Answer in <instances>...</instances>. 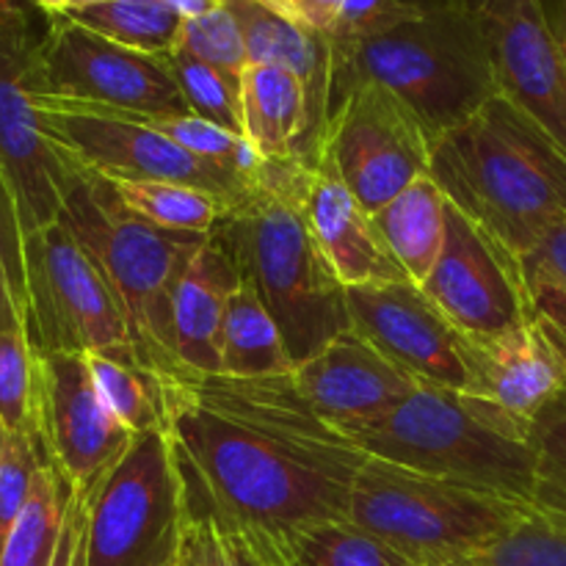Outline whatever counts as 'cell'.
Listing matches in <instances>:
<instances>
[{
	"label": "cell",
	"mask_w": 566,
	"mask_h": 566,
	"mask_svg": "<svg viewBox=\"0 0 566 566\" xmlns=\"http://www.w3.org/2000/svg\"><path fill=\"white\" fill-rule=\"evenodd\" d=\"M164 387L197 517L276 539L298 525L348 520L368 453L310 407L293 374L182 376Z\"/></svg>",
	"instance_id": "obj_1"
},
{
	"label": "cell",
	"mask_w": 566,
	"mask_h": 566,
	"mask_svg": "<svg viewBox=\"0 0 566 566\" xmlns=\"http://www.w3.org/2000/svg\"><path fill=\"white\" fill-rule=\"evenodd\" d=\"M307 169L302 160H265L210 235L271 310L293 365L352 329L346 285L304 213Z\"/></svg>",
	"instance_id": "obj_2"
},
{
	"label": "cell",
	"mask_w": 566,
	"mask_h": 566,
	"mask_svg": "<svg viewBox=\"0 0 566 566\" xmlns=\"http://www.w3.org/2000/svg\"><path fill=\"white\" fill-rule=\"evenodd\" d=\"M429 175L517 258L566 224L564 147L503 94L437 138Z\"/></svg>",
	"instance_id": "obj_3"
},
{
	"label": "cell",
	"mask_w": 566,
	"mask_h": 566,
	"mask_svg": "<svg viewBox=\"0 0 566 566\" xmlns=\"http://www.w3.org/2000/svg\"><path fill=\"white\" fill-rule=\"evenodd\" d=\"M357 83L396 92L420 116L431 142L501 94L473 0H423L409 20L332 50V108Z\"/></svg>",
	"instance_id": "obj_4"
},
{
	"label": "cell",
	"mask_w": 566,
	"mask_h": 566,
	"mask_svg": "<svg viewBox=\"0 0 566 566\" xmlns=\"http://www.w3.org/2000/svg\"><path fill=\"white\" fill-rule=\"evenodd\" d=\"M534 426L451 387L420 381L398 407L340 429L368 457L492 492L531 509Z\"/></svg>",
	"instance_id": "obj_5"
},
{
	"label": "cell",
	"mask_w": 566,
	"mask_h": 566,
	"mask_svg": "<svg viewBox=\"0 0 566 566\" xmlns=\"http://www.w3.org/2000/svg\"><path fill=\"white\" fill-rule=\"evenodd\" d=\"M197 520L169 429L133 434L83 495H70L53 566H177Z\"/></svg>",
	"instance_id": "obj_6"
},
{
	"label": "cell",
	"mask_w": 566,
	"mask_h": 566,
	"mask_svg": "<svg viewBox=\"0 0 566 566\" xmlns=\"http://www.w3.org/2000/svg\"><path fill=\"white\" fill-rule=\"evenodd\" d=\"M61 221L103 269L138 363L164 381L188 376L175 354V293L210 235L158 230L122 208L108 182L88 175L66 197Z\"/></svg>",
	"instance_id": "obj_7"
},
{
	"label": "cell",
	"mask_w": 566,
	"mask_h": 566,
	"mask_svg": "<svg viewBox=\"0 0 566 566\" xmlns=\"http://www.w3.org/2000/svg\"><path fill=\"white\" fill-rule=\"evenodd\" d=\"M531 509L492 492L368 457L348 520L418 566H464L517 528Z\"/></svg>",
	"instance_id": "obj_8"
},
{
	"label": "cell",
	"mask_w": 566,
	"mask_h": 566,
	"mask_svg": "<svg viewBox=\"0 0 566 566\" xmlns=\"http://www.w3.org/2000/svg\"><path fill=\"white\" fill-rule=\"evenodd\" d=\"M25 276L28 335L39 352L138 359L103 269L61 219L25 235Z\"/></svg>",
	"instance_id": "obj_9"
},
{
	"label": "cell",
	"mask_w": 566,
	"mask_h": 566,
	"mask_svg": "<svg viewBox=\"0 0 566 566\" xmlns=\"http://www.w3.org/2000/svg\"><path fill=\"white\" fill-rule=\"evenodd\" d=\"M39 39L25 9L0 14V169L20 208L25 235L55 224L81 180L48 136L39 111Z\"/></svg>",
	"instance_id": "obj_10"
},
{
	"label": "cell",
	"mask_w": 566,
	"mask_h": 566,
	"mask_svg": "<svg viewBox=\"0 0 566 566\" xmlns=\"http://www.w3.org/2000/svg\"><path fill=\"white\" fill-rule=\"evenodd\" d=\"M39 111L48 136L64 149L81 175L99 180H166L186 182L219 193L235 205L254 182L193 158L153 127L103 108L72 103L39 92Z\"/></svg>",
	"instance_id": "obj_11"
},
{
	"label": "cell",
	"mask_w": 566,
	"mask_h": 566,
	"mask_svg": "<svg viewBox=\"0 0 566 566\" xmlns=\"http://www.w3.org/2000/svg\"><path fill=\"white\" fill-rule=\"evenodd\" d=\"M429 130L381 83H357L332 108L318 158L329 160L370 216L390 205L431 166Z\"/></svg>",
	"instance_id": "obj_12"
},
{
	"label": "cell",
	"mask_w": 566,
	"mask_h": 566,
	"mask_svg": "<svg viewBox=\"0 0 566 566\" xmlns=\"http://www.w3.org/2000/svg\"><path fill=\"white\" fill-rule=\"evenodd\" d=\"M39 92L136 114H188L169 55H149L99 36L70 14L48 17L39 39Z\"/></svg>",
	"instance_id": "obj_13"
},
{
	"label": "cell",
	"mask_w": 566,
	"mask_h": 566,
	"mask_svg": "<svg viewBox=\"0 0 566 566\" xmlns=\"http://www.w3.org/2000/svg\"><path fill=\"white\" fill-rule=\"evenodd\" d=\"M423 293L464 337H501L536 318L523 260L457 205L448 238Z\"/></svg>",
	"instance_id": "obj_14"
},
{
	"label": "cell",
	"mask_w": 566,
	"mask_h": 566,
	"mask_svg": "<svg viewBox=\"0 0 566 566\" xmlns=\"http://www.w3.org/2000/svg\"><path fill=\"white\" fill-rule=\"evenodd\" d=\"M130 440V431L99 398L83 354H42L39 442L70 495L97 484Z\"/></svg>",
	"instance_id": "obj_15"
},
{
	"label": "cell",
	"mask_w": 566,
	"mask_h": 566,
	"mask_svg": "<svg viewBox=\"0 0 566 566\" xmlns=\"http://www.w3.org/2000/svg\"><path fill=\"white\" fill-rule=\"evenodd\" d=\"M503 97L539 122L566 153V59L545 0H473Z\"/></svg>",
	"instance_id": "obj_16"
},
{
	"label": "cell",
	"mask_w": 566,
	"mask_h": 566,
	"mask_svg": "<svg viewBox=\"0 0 566 566\" xmlns=\"http://www.w3.org/2000/svg\"><path fill=\"white\" fill-rule=\"evenodd\" d=\"M352 329L429 385L464 390L459 332L412 280L348 287Z\"/></svg>",
	"instance_id": "obj_17"
},
{
	"label": "cell",
	"mask_w": 566,
	"mask_h": 566,
	"mask_svg": "<svg viewBox=\"0 0 566 566\" xmlns=\"http://www.w3.org/2000/svg\"><path fill=\"white\" fill-rule=\"evenodd\" d=\"M459 359L464 365L462 392L495 403L528 426L566 390V348L539 315L501 337L459 335Z\"/></svg>",
	"instance_id": "obj_18"
},
{
	"label": "cell",
	"mask_w": 566,
	"mask_h": 566,
	"mask_svg": "<svg viewBox=\"0 0 566 566\" xmlns=\"http://www.w3.org/2000/svg\"><path fill=\"white\" fill-rule=\"evenodd\" d=\"M291 374L310 407L335 429L390 412L420 385L354 329L332 337L313 357L293 365Z\"/></svg>",
	"instance_id": "obj_19"
},
{
	"label": "cell",
	"mask_w": 566,
	"mask_h": 566,
	"mask_svg": "<svg viewBox=\"0 0 566 566\" xmlns=\"http://www.w3.org/2000/svg\"><path fill=\"white\" fill-rule=\"evenodd\" d=\"M304 213L335 274L348 287L409 280L387 249L374 216L357 202L329 160L318 158L304 177Z\"/></svg>",
	"instance_id": "obj_20"
},
{
	"label": "cell",
	"mask_w": 566,
	"mask_h": 566,
	"mask_svg": "<svg viewBox=\"0 0 566 566\" xmlns=\"http://www.w3.org/2000/svg\"><path fill=\"white\" fill-rule=\"evenodd\" d=\"M235 14L247 42L249 64H271L293 72L307 92V158L318 164L326 122L332 114V50L329 39L307 31L271 9L265 0H224Z\"/></svg>",
	"instance_id": "obj_21"
},
{
	"label": "cell",
	"mask_w": 566,
	"mask_h": 566,
	"mask_svg": "<svg viewBox=\"0 0 566 566\" xmlns=\"http://www.w3.org/2000/svg\"><path fill=\"white\" fill-rule=\"evenodd\" d=\"M238 285L235 265L208 238L175 293V354L188 376H221L227 302Z\"/></svg>",
	"instance_id": "obj_22"
},
{
	"label": "cell",
	"mask_w": 566,
	"mask_h": 566,
	"mask_svg": "<svg viewBox=\"0 0 566 566\" xmlns=\"http://www.w3.org/2000/svg\"><path fill=\"white\" fill-rule=\"evenodd\" d=\"M243 138L263 160L307 158V92L293 72L271 64H249L241 77Z\"/></svg>",
	"instance_id": "obj_23"
},
{
	"label": "cell",
	"mask_w": 566,
	"mask_h": 566,
	"mask_svg": "<svg viewBox=\"0 0 566 566\" xmlns=\"http://www.w3.org/2000/svg\"><path fill=\"white\" fill-rule=\"evenodd\" d=\"M448 213L451 199L431 175L418 177L374 213V224L379 227L387 249L415 285H423L440 260L448 238Z\"/></svg>",
	"instance_id": "obj_24"
},
{
	"label": "cell",
	"mask_w": 566,
	"mask_h": 566,
	"mask_svg": "<svg viewBox=\"0 0 566 566\" xmlns=\"http://www.w3.org/2000/svg\"><path fill=\"white\" fill-rule=\"evenodd\" d=\"M291 370L293 359L287 354L280 324L265 307L260 293L241 280L227 302L224 335H221V376L260 379V376H280Z\"/></svg>",
	"instance_id": "obj_25"
},
{
	"label": "cell",
	"mask_w": 566,
	"mask_h": 566,
	"mask_svg": "<svg viewBox=\"0 0 566 566\" xmlns=\"http://www.w3.org/2000/svg\"><path fill=\"white\" fill-rule=\"evenodd\" d=\"M122 208L130 210L136 219L169 232L188 235H213L219 221L224 219L230 202L219 193L186 182L166 180H105Z\"/></svg>",
	"instance_id": "obj_26"
},
{
	"label": "cell",
	"mask_w": 566,
	"mask_h": 566,
	"mask_svg": "<svg viewBox=\"0 0 566 566\" xmlns=\"http://www.w3.org/2000/svg\"><path fill=\"white\" fill-rule=\"evenodd\" d=\"M83 357L103 403L130 434L169 429L166 387L160 376L144 368L138 359H119L108 354H83Z\"/></svg>",
	"instance_id": "obj_27"
},
{
	"label": "cell",
	"mask_w": 566,
	"mask_h": 566,
	"mask_svg": "<svg viewBox=\"0 0 566 566\" xmlns=\"http://www.w3.org/2000/svg\"><path fill=\"white\" fill-rule=\"evenodd\" d=\"M291 566H418L352 520H324L280 536Z\"/></svg>",
	"instance_id": "obj_28"
},
{
	"label": "cell",
	"mask_w": 566,
	"mask_h": 566,
	"mask_svg": "<svg viewBox=\"0 0 566 566\" xmlns=\"http://www.w3.org/2000/svg\"><path fill=\"white\" fill-rule=\"evenodd\" d=\"M66 14L111 42L149 55H171L186 22L166 0H105Z\"/></svg>",
	"instance_id": "obj_29"
},
{
	"label": "cell",
	"mask_w": 566,
	"mask_h": 566,
	"mask_svg": "<svg viewBox=\"0 0 566 566\" xmlns=\"http://www.w3.org/2000/svg\"><path fill=\"white\" fill-rule=\"evenodd\" d=\"M70 490L50 462L39 468L31 497L0 553V566H53Z\"/></svg>",
	"instance_id": "obj_30"
},
{
	"label": "cell",
	"mask_w": 566,
	"mask_h": 566,
	"mask_svg": "<svg viewBox=\"0 0 566 566\" xmlns=\"http://www.w3.org/2000/svg\"><path fill=\"white\" fill-rule=\"evenodd\" d=\"M0 426L39 440L42 354L28 329H0Z\"/></svg>",
	"instance_id": "obj_31"
},
{
	"label": "cell",
	"mask_w": 566,
	"mask_h": 566,
	"mask_svg": "<svg viewBox=\"0 0 566 566\" xmlns=\"http://www.w3.org/2000/svg\"><path fill=\"white\" fill-rule=\"evenodd\" d=\"M531 446H534L531 512L553 528L566 531V396L536 418L531 429Z\"/></svg>",
	"instance_id": "obj_32"
},
{
	"label": "cell",
	"mask_w": 566,
	"mask_h": 566,
	"mask_svg": "<svg viewBox=\"0 0 566 566\" xmlns=\"http://www.w3.org/2000/svg\"><path fill=\"white\" fill-rule=\"evenodd\" d=\"M171 70H175L177 86H180L182 99H186L188 114L208 119L224 130L241 133V83L232 81L230 75L219 72L216 66L193 59L182 48H175L169 55Z\"/></svg>",
	"instance_id": "obj_33"
},
{
	"label": "cell",
	"mask_w": 566,
	"mask_h": 566,
	"mask_svg": "<svg viewBox=\"0 0 566 566\" xmlns=\"http://www.w3.org/2000/svg\"><path fill=\"white\" fill-rule=\"evenodd\" d=\"M0 329H28L25 230L3 169H0Z\"/></svg>",
	"instance_id": "obj_34"
},
{
	"label": "cell",
	"mask_w": 566,
	"mask_h": 566,
	"mask_svg": "<svg viewBox=\"0 0 566 566\" xmlns=\"http://www.w3.org/2000/svg\"><path fill=\"white\" fill-rule=\"evenodd\" d=\"M177 48H182L193 59L205 61V64L216 66V70L224 72V75H230L238 83H241L243 72L249 66L243 31L238 25L235 14L224 3L205 11V14L188 17L182 22L180 44Z\"/></svg>",
	"instance_id": "obj_35"
},
{
	"label": "cell",
	"mask_w": 566,
	"mask_h": 566,
	"mask_svg": "<svg viewBox=\"0 0 566 566\" xmlns=\"http://www.w3.org/2000/svg\"><path fill=\"white\" fill-rule=\"evenodd\" d=\"M193 534L202 547L205 566H291L280 539L263 531L219 523L208 514H199L193 520Z\"/></svg>",
	"instance_id": "obj_36"
},
{
	"label": "cell",
	"mask_w": 566,
	"mask_h": 566,
	"mask_svg": "<svg viewBox=\"0 0 566 566\" xmlns=\"http://www.w3.org/2000/svg\"><path fill=\"white\" fill-rule=\"evenodd\" d=\"M44 462L48 459H44L42 442L6 431L3 451H0V553L31 497L33 479Z\"/></svg>",
	"instance_id": "obj_37"
},
{
	"label": "cell",
	"mask_w": 566,
	"mask_h": 566,
	"mask_svg": "<svg viewBox=\"0 0 566 566\" xmlns=\"http://www.w3.org/2000/svg\"><path fill=\"white\" fill-rule=\"evenodd\" d=\"M464 566H566V531L531 514Z\"/></svg>",
	"instance_id": "obj_38"
},
{
	"label": "cell",
	"mask_w": 566,
	"mask_h": 566,
	"mask_svg": "<svg viewBox=\"0 0 566 566\" xmlns=\"http://www.w3.org/2000/svg\"><path fill=\"white\" fill-rule=\"evenodd\" d=\"M420 9H423V0H346L326 39L332 50L352 48L363 39L409 20Z\"/></svg>",
	"instance_id": "obj_39"
},
{
	"label": "cell",
	"mask_w": 566,
	"mask_h": 566,
	"mask_svg": "<svg viewBox=\"0 0 566 566\" xmlns=\"http://www.w3.org/2000/svg\"><path fill=\"white\" fill-rule=\"evenodd\" d=\"M523 260L528 285L534 282H556L566 287V224L547 232Z\"/></svg>",
	"instance_id": "obj_40"
},
{
	"label": "cell",
	"mask_w": 566,
	"mask_h": 566,
	"mask_svg": "<svg viewBox=\"0 0 566 566\" xmlns=\"http://www.w3.org/2000/svg\"><path fill=\"white\" fill-rule=\"evenodd\" d=\"M265 3L280 11V14H285L287 20L296 22V25L326 36L346 0H265Z\"/></svg>",
	"instance_id": "obj_41"
},
{
	"label": "cell",
	"mask_w": 566,
	"mask_h": 566,
	"mask_svg": "<svg viewBox=\"0 0 566 566\" xmlns=\"http://www.w3.org/2000/svg\"><path fill=\"white\" fill-rule=\"evenodd\" d=\"M531 296H534V307L539 318H545L558 337L566 343V287L556 282H534Z\"/></svg>",
	"instance_id": "obj_42"
},
{
	"label": "cell",
	"mask_w": 566,
	"mask_h": 566,
	"mask_svg": "<svg viewBox=\"0 0 566 566\" xmlns=\"http://www.w3.org/2000/svg\"><path fill=\"white\" fill-rule=\"evenodd\" d=\"M547 20H551L553 33H556L558 44H562V53L566 59V0H545Z\"/></svg>",
	"instance_id": "obj_43"
},
{
	"label": "cell",
	"mask_w": 566,
	"mask_h": 566,
	"mask_svg": "<svg viewBox=\"0 0 566 566\" xmlns=\"http://www.w3.org/2000/svg\"><path fill=\"white\" fill-rule=\"evenodd\" d=\"M166 3L171 6V9L180 11L182 17H197V14H205V11L216 9V6H221L224 0H166Z\"/></svg>",
	"instance_id": "obj_44"
},
{
	"label": "cell",
	"mask_w": 566,
	"mask_h": 566,
	"mask_svg": "<svg viewBox=\"0 0 566 566\" xmlns=\"http://www.w3.org/2000/svg\"><path fill=\"white\" fill-rule=\"evenodd\" d=\"M177 566H205V556H202V547H199L197 534H193V525H191V534H188L186 547H182V556L180 564Z\"/></svg>",
	"instance_id": "obj_45"
},
{
	"label": "cell",
	"mask_w": 566,
	"mask_h": 566,
	"mask_svg": "<svg viewBox=\"0 0 566 566\" xmlns=\"http://www.w3.org/2000/svg\"><path fill=\"white\" fill-rule=\"evenodd\" d=\"M33 3H36V9H42L48 17L66 14V9H70V0H33Z\"/></svg>",
	"instance_id": "obj_46"
},
{
	"label": "cell",
	"mask_w": 566,
	"mask_h": 566,
	"mask_svg": "<svg viewBox=\"0 0 566 566\" xmlns=\"http://www.w3.org/2000/svg\"><path fill=\"white\" fill-rule=\"evenodd\" d=\"M97 3H105V0H70V9H66V11L86 9V6H97Z\"/></svg>",
	"instance_id": "obj_47"
},
{
	"label": "cell",
	"mask_w": 566,
	"mask_h": 566,
	"mask_svg": "<svg viewBox=\"0 0 566 566\" xmlns=\"http://www.w3.org/2000/svg\"><path fill=\"white\" fill-rule=\"evenodd\" d=\"M14 9H25V6H22V0H0V14H3V11H14Z\"/></svg>",
	"instance_id": "obj_48"
},
{
	"label": "cell",
	"mask_w": 566,
	"mask_h": 566,
	"mask_svg": "<svg viewBox=\"0 0 566 566\" xmlns=\"http://www.w3.org/2000/svg\"><path fill=\"white\" fill-rule=\"evenodd\" d=\"M3 440H6V429L0 426V451H3Z\"/></svg>",
	"instance_id": "obj_49"
},
{
	"label": "cell",
	"mask_w": 566,
	"mask_h": 566,
	"mask_svg": "<svg viewBox=\"0 0 566 566\" xmlns=\"http://www.w3.org/2000/svg\"><path fill=\"white\" fill-rule=\"evenodd\" d=\"M542 321H545V318H542ZM553 332H556V329H553ZM556 335H558V332H556ZM564 343V340H562ZM564 348H566V343H564ZM564 396H566V390H564Z\"/></svg>",
	"instance_id": "obj_50"
}]
</instances>
